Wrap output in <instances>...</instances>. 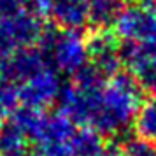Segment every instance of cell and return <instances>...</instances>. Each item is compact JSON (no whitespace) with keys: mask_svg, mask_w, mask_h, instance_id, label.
Returning <instances> with one entry per match:
<instances>
[{"mask_svg":"<svg viewBox=\"0 0 156 156\" xmlns=\"http://www.w3.org/2000/svg\"><path fill=\"white\" fill-rule=\"evenodd\" d=\"M142 86L130 70H119L95 97L88 126L102 137H121L133 126Z\"/></svg>","mask_w":156,"mask_h":156,"instance_id":"1","label":"cell"},{"mask_svg":"<svg viewBox=\"0 0 156 156\" xmlns=\"http://www.w3.org/2000/svg\"><path fill=\"white\" fill-rule=\"evenodd\" d=\"M42 53L46 65L56 72L74 74L88 63L84 37L76 30H63L58 27H44L35 44Z\"/></svg>","mask_w":156,"mask_h":156,"instance_id":"2","label":"cell"},{"mask_svg":"<svg viewBox=\"0 0 156 156\" xmlns=\"http://www.w3.org/2000/svg\"><path fill=\"white\" fill-rule=\"evenodd\" d=\"M44 30V23L35 11L23 7L16 14L0 20V58L35 46Z\"/></svg>","mask_w":156,"mask_h":156,"instance_id":"3","label":"cell"},{"mask_svg":"<svg viewBox=\"0 0 156 156\" xmlns=\"http://www.w3.org/2000/svg\"><path fill=\"white\" fill-rule=\"evenodd\" d=\"M112 28L119 41H156V12L146 2H133L123 7Z\"/></svg>","mask_w":156,"mask_h":156,"instance_id":"4","label":"cell"},{"mask_svg":"<svg viewBox=\"0 0 156 156\" xmlns=\"http://www.w3.org/2000/svg\"><path fill=\"white\" fill-rule=\"evenodd\" d=\"M88 63L98 69L107 79L121 70L119 60V39L112 30H93L84 37Z\"/></svg>","mask_w":156,"mask_h":156,"instance_id":"5","label":"cell"},{"mask_svg":"<svg viewBox=\"0 0 156 156\" xmlns=\"http://www.w3.org/2000/svg\"><path fill=\"white\" fill-rule=\"evenodd\" d=\"M46 65L37 46H28L0 58V81L20 86L42 70Z\"/></svg>","mask_w":156,"mask_h":156,"instance_id":"6","label":"cell"},{"mask_svg":"<svg viewBox=\"0 0 156 156\" xmlns=\"http://www.w3.org/2000/svg\"><path fill=\"white\" fill-rule=\"evenodd\" d=\"M60 88H62V81L58 77V72L51 67H44L39 74L18 86V95L23 105L42 111L44 107L56 102Z\"/></svg>","mask_w":156,"mask_h":156,"instance_id":"7","label":"cell"},{"mask_svg":"<svg viewBox=\"0 0 156 156\" xmlns=\"http://www.w3.org/2000/svg\"><path fill=\"white\" fill-rule=\"evenodd\" d=\"M46 11L58 28L83 32L88 27V0H49Z\"/></svg>","mask_w":156,"mask_h":156,"instance_id":"8","label":"cell"},{"mask_svg":"<svg viewBox=\"0 0 156 156\" xmlns=\"http://www.w3.org/2000/svg\"><path fill=\"white\" fill-rule=\"evenodd\" d=\"M119 60L133 76L156 65V41H119Z\"/></svg>","mask_w":156,"mask_h":156,"instance_id":"9","label":"cell"},{"mask_svg":"<svg viewBox=\"0 0 156 156\" xmlns=\"http://www.w3.org/2000/svg\"><path fill=\"white\" fill-rule=\"evenodd\" d=\"M125 7V0H88V25L93 30H111Z\"/></svg>","mask_w":156,"mask_h":156,"instance_id":"10","label":"cell"},{"mask_svg":"<svg viewBox=\"0 0 156 156\" xmlns=\"http://www.w3.org/2000/svg\"><path fill=\"white\" fill-rule=\"evenodd\" d=\"M105 149L104 137L98 135L90 126L76 128L69 142V154L70 156H100Z\"/></svg>","mask_w":156,"mask_h":156,"instance_id":"11","label":"cell"},{"mask_svg":"<svg viewBox=\"0 0 156 156\" xmlns=\"http://www.w3.org/2000/svg\"><path fill=\"white\" fill-rule=\"evenodd\" d=\"M70 84L86 95H97L105 88L107 77L98 69H95L91 63H86L72 74Z\"/></svg>","mask_w":156,"mask_h":156,"instance_id":"12","label":"cell"},{"mask_svg":"<svg viewBox=\"0 0 156 156\" xmlns=\"http://www.w3.org/2000/svg\"><path fill=\"white\" fill-rule=\"evenodd\" d=\"M133 128L137 137L147 142H156V100L151 98L146 104H140L135 114Z\"/></svg>","mask_w":156,"mask_h":156,"instance_id":"13","label":"cell"},{"mask_svg":"<svg viewBox=\"0 0 156 156\" xmlns=\"http://www.w3.org/2000/svg\"><path fill=\"white\" fill-rule=\"evenodd\" d=\"M27 135L16 126L12 119H5L0 125V156H7L27 147Z\"/></svg>","mask_w":156,"mask_h":156,"instance_id":"14","label":"cell"},{"mask_svg":"<svg viewBox=\"0 0 156 156\" xmlns=\"http://www.w3.org/2000/svg\"><path fill=\"white\" fill-rule=\"evenodd\" d=\"M18 105H20L18 86L0 81V125L12 114Z\"/></svg>","mask_w":156,"mask_h":156,"instance_id":"15","label":"cell"},{"mask_svg":"<svg viewBox=\"0 0 156 156\" xmlns=\"http://www.w3.org/2000/svg\"><path fill=\"white\" fill-rule=\"evenodd\" d=\"M121 156H156V149L153 142H147L135 137V139H128L119 146Z\"/></svg>","mask_w":156,"mask_h":156,"instance_id":"16","label":"cell"},{"mask_svg":"<svg viewBox=\"0 0 156 156\" xmlns=\"http://www.w3.org/2000/svg\"><path fill=\"white\" fill-rule=\"evenodd\" d=\"M135 77L139 79L142 90L149 91V93H151V97L156 100V65L146 69V70L140 72V74H137Z\"/></svg>","mask_w":156,"mask_h":156,"instance_id":"17","label":"cell"},{"mask_svg":"<svg viewBox=\"0 0 156 156\" xmlns=\"http://www.w3.org/2000/svg\"><path fill=\"white\" fill-rule=\"evenodd\" d=\"M25 5V0H0V20L16 14Z\"/></svg>","mask_w":156,"mask_h":156,"instance_id":"18","label":"cell"},{"mask_svg":"<svg viewBox=\"0 0 156 156\" xmlns=\"http://www.w3.org/2000/svg\"><path fill=\"white\" fill-rule=\"evenodd\" d=\"M25 2H30L32 7H28V9H32V11H35L37 12V7L39 9H46L48 7V2H49V0H25Z\"/></svg>","mask_w":156,"mask_h":156,"instance_id":"19","label":"cell"},{"mask_svg":"<svg viewBox=\"0 0 156 156\" xmlns=\"http://www.w3.org/2000/svg\"><path fill=\"white\" fill-rule=\"evenodd\" d=\"M149 5H151V7L154 9V12H156V0H153V2H151V4H149Z\"/></svg>","mask_w":156,"mask_h":156,"instance_id":"20","label":"cell"},{"mask_svg":"<svg viewBox=\"0 0 156 156\" xmlns=\"http://www.w3.org/2000/svg\"><path fill=\"white\" fill-rule=\"evenodd\" d=\"M133 2H144V0H133Z\"/></svg>","mask_w":156,"mask_h":156,"instance_id":"21","label":"cell"},{"mask_svg":"<svg viewBox=\"0 0 156 156\" xmlns=\"http://www.w3.org/2000/svg\"><path fill=\"white\" fill-rule=\"evenodd\" d=\"M154 149H156V142H154Z\"/></svg>","mask_w":156,"mask_h":156,"instance_id":"22","label":"cell"}]
</instances>
